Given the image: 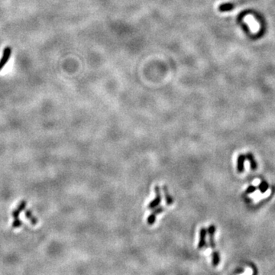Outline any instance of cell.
Here are the masks:
<instances>
[{
  "label": "cell",
  "instance_id": "6da1fadb",
  "mask_svg": "<svg viewBox=\"0 0 275 275\" xmlns=\"http://www.w3.org/2000/svg\"><path fill=\"white\" fill-rule=\"evenodd\" d=\"M155 193H156V197H155V200H152V201L149 203V204L148 205V209H151V210H153L154 209H155V208H157V206H160V203H161V200H162L161 193H160V188L159 186H155Z\"/></svg>",
  "mask_w": 275,
  "mask_h": 275
},
{
  "label": "cell",
  "instance_id": "7a4b0ae2",
  "mask_svg": "<svg viewBox=\"0 0 275 275\" xmlns=\"http://www.w3.org/2000/svg\"><path fill=\"white\" fill-rule=\"evenodd\" d=\"M216 226L214 225H210L209 228H207V233L209 236V246L214 250L216 249V242H215V233H216Z\"/></svg>",
  "mask_w": 275,
  "mask_h": 275
},
{
  "label": "cell",
  "instance_id": "3957f363",
  "mask_svg": "<svg viewBox=\"0 0 275 275\" xmlns=\"http://www.w3.org/2000/svg\"><path fill=\"white\" fill-rule=\"evenodd\" d=\"M207 234V229L204 227L200 228V241L198 243V249H203L205 247H207V243L206 241V236Z\"/></svg>",
  "mask_w": 275,
  "mask_h": 275
},
{
  "label": "cell",
  "instance_id": "277c9868",
  "mask_svg": "<svg viewBox=\"0 0 275 275\" xmlns=\"http://www.w3.org/2000/svg\"><path fill=\"white\" fill-rule=\"evenodd\" d=\"M11 48L9 47H6V48L4 49V51H3V55H2V59L0 60V71L4 67L5 65L7 63L8 60H9V58H10V55H11Z\"/></svg>",
  "mask_w": 275,
  "mask_h": 275
},
{
  "label": "cell",
  "instance_id": "5b68a950",
  "mask_svg": "<svg viewBox=\"0 0 275 275\" xmlns=\"http://www.w3.org/2000/svg\"><path fill=\"white\" fill-rule=\"evenodd\" d=\"M246 160V155L241 154L237 158V171L238 173H243L245 171V161Z\"/></svg>",
  "mask_w": 275,
  "mask_h": 275
},
{
  "label": "cell",
  "instance_id": "8992f818",
  "mask_svg": "<svg viewBox=\"0 0 275 275\" xmlns=\"http://www.w3.org/2000/svg\"><path fill=\"white\" fill-rule=\"evenodd\" d=\"M162 188H163L164 193V198L165 200H166L167 205H168V206H171V205H173V203H174V198H173V196L170 194L169 190H168V187H167L166 185H164Z\"/></svg>",
  "mask_w": 275,
  "mask_h": 275
},
{
  "label": "cell",
  "instance_id": "52a82bcc",
  "mask_svg": "<svg viewBox=\"0 0 275 275\" xmlns=\"http://www.w3.org/2000/svg\"><path fill=\"white\" fill-rule=\"evenodd\" d=\"M246 160H248L250 163V168L251 169L255 171V170L257 169V162H256L255 157H254L252 153H248L246 155Z\"/></svg>",
  "mask_w": 275,
  "mask_h": 275
},
{
  "label": "cell",
  "instance_id": "ba28073f",
  "mask_svg": "<svg viewBox=\"0 0 275 275\" xmlns=\"http://www.w3.org/2000/svg\"><path fill=\"white\" fill-rule=\"evenodd\" d=\"M220 263V255H219V252L218 251H216L215 249L213 250L212 253V266L216 267L219 265V264Z\"/></svg>",
  "mask_w": 275,
  "mask_h": 275
},
{
  "label": "cell",
  "instance_id": "9c48e42d",
  "mask_svg": "<svg viewBox=\"0 0 275 275\" xmlns=\"http://www.w3.org/2000/svg\"><path fill=\"white\" fill-rule=\"evenodd\" d=\"M234 5L232 4V3H223V4L219 6V10L220 12H228V11L234 9Z\"/></svg>",
  "mask_w": 275,
  "mask_h": 275
},
{
  "label": "cell",
  "instance_id": "30bf717a",
  "mask_svg": "<svg viewBox=\"0 0 275 275\" xmlns=\"http://www.w3.org/2000/svg\"><path fill=\"white\" fill-rule=\"evenodd\" d=\"M257 188L259 189L261 193H265V192L268 190V188H269V185H268V184L266 182V181L263 180L260 183V184L258 185Z\"/></svg>",
  "mask_w": 275,
  "mask_h": 275
},
{
  "label": "cell",
  "instance_id": "8fae6325",
  "mask_svg": "<svg viewBox=\"0 0 275 275\" xmlns=\"http://www.w3.org/2000/svg\"><path fill=\"white\" fill-rule=\"evenodd\" d=\"M156 216L157 214L155 213V212H152L150 215L148 216L147 219V223L149 225H152L155 224V221H156Z\"/></svg>",
  "mask_w": 275,
  "mask_h": 275
},
{
  "label": "cell",
  "instance_id": "7c38bea8",
  "mask_svg": "<svg viewBox=\"0 0 275 275\" xmlns=\"http://www.w3.org/2000/svg\"><path fill=\"white\" fill-rule=\"evenodd\" d=\"M256 190H257V187H255V186H252V185L249 186V187L246 189L245 193L246 194H250V193H254Z\"/></svg>",
  "mask_w": 275,
  "mask_h": 275
}]
</instances>
